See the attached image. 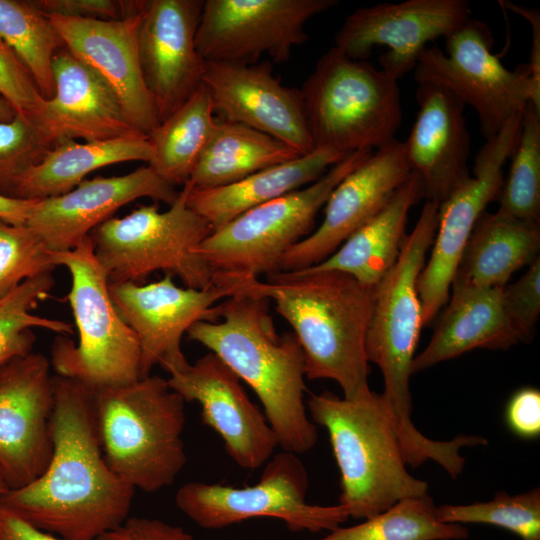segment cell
Returning a JSON list of instances; mask_svg holds the SVG:
<instances>
[{"label":"cell","instance_id":"19","mask_svg":"<svg viewBox=\"0 0 540 540\" xmlns=\"http://www.w3.org/2000/svg\"><path fill=\"white\" fill-rule=\"evenodd\" d=\"M204 1L143 0L138 52L143 78L162 122L202 84L206 61L196 47Z\"/></svg>","mask_w":540,"mask_h":540},{"label":"cell","instance_id":"14","mask_svg":"<svg viewBox=\"0 0 540 540\" xmlns=\"http://www.w3.org/2000/svg\"><path fill=\"white\" fill-rule=\"evenodd\" d=\"M337 0H206L196 32L205 61L255 64L267 54L286 62L308 39L306 23Z\"/></svg>","mask_w":540,"mask_h":540},{"label":"cell","instance_id":"5","mask_svg":"<svg viewBox=\"0 0 540 540\" xmlns=\"http://www.w3.org/2000/svg\"><path fill=\"white\" fill-rule=\"evenodd\" d=\"M316 425L329 435L340 471L343 505L354 519H367L410 497L428 494L426 481L412 476L382 394L355 399L324 391L306 402Z\"/></svg>","mask_w":540,"mask_h":540},{"label":"cell","instance_id":"24","mask_svg":"<svg viewBox=\"0 0 540 540\" xmlns=\"http://www.w3.org/2000/svg\"><path fill=\"white\" fill-rule=\"evenodd\" d=\"M52 69L54 95L30 120L53 146L78 138L91 142L144 135L107 82L66 48L55 54Z\"/></svg>","mask_w":540,"mask_h":540},{"label":"cell","instance_id":"1","mask_svg":"<svg viewBox=\"0 0 540 540\" xmlns=\"http://www.w3.org/2000/svg\"><path fill=\"white\" fill-rule=\"evenodd\" d=\"M53 392L50 462L0 505L63 540H97L128 518L135 489L105 460L94 391L55 374Z\"/></svg>","mask_w":540,"mask_h":540},{"label":"cell","instance_id":"36","mask_svg":"<svg viewBox=\"0 0 540 540\" xmlns=\"http://www.w3.org/2000/svg\"><path fill=\"white\" fill-rule=\"evenodd\" d=\"M498 198L499 209L512 216L540 219V110L528 102L520 133Z\"/></svg>","mask_w":540,"mask_h":540},{"label":"cell","instance_id":"2","mask_svg":"<svg viewBox=\"0 0 540 540\" xmlns=\"http://www.w3.org/2000/svg\"><path fill=\"white\" fill-rule=\"evenodd\" d=\"M439 203L426 200L416 225L403 242L396 263L375 287L365 337L368 362L376 364L384 379L381 393L396 429L405 462L418 467L433 460L448 474L463 463L460 437L439 441L424 436L411 419V367L421 328L422 307L417 290L438 225Z\"/></svg>","mask_w":540,"mask_h":540},{"label":"cell","instance_id":"44","mask_svg":"<svg viewBox=\"0 0 540 540\" xmlns=\"http://www.w3.org/2000/svg\"><path fill=\"white\" fill-rule=\"evenodd\" d=\"M97 540H196L183 527L156 518L128 517Z\"/></svg>","mask_w":540,"mask_h":540},{"label":"cell","instance_id":"17","mask_svg":"<svg viewBox=\"0 0 540 540\" xmlns=\"http://www.w3.org/2000/svg\"><path fill=\"white\" fill-rule=\"evenodd\" d=\"M41 353L17 357L0 367V467L10 489L38 478L53 443V375Z\"/></svg>","mask_w":540,"mask_h":540},{"label":"cell","instance_id":"43","mask_svg":"<svg viewBox=\"0 0 540 540\" xmlns=\"http://www.w3.org/2000/svg\"><path fill=\"white\" fill-rule=\"evenodd\" d=\"M508 429L521 439L531 440L540 435V391L524 387L509 398L505 413Z\"/></svg>","mask_w":540,"mask_h":540},{"label":"cell","instance_id":"27","mask_svg":"<svg viewBox=\"0 0 540 540\" xmlns=\"http://www.w3.org/2000/svg\"><path fill=\"white\" fill-rule=\"evenodd\" d=\"M422 197L421 178L412 171L388 203L333 254L301 271H337L375 288L396 263L406 238L409 211Z\"/></svg>","mask_w":540,"mask_h":540},{"label":"cell","instance_id":"11","mask_svg":"<svg viewBox=\"0 0 540 540\" xmlns=\"http://www.w3.org/2000/svg\"><path fill=\"white\" fill-rule=\"evenodd\" d=\"M492 47L489 26L470 18L445 38L446 52L425 47L413 70L418 84L443 87L474 108L485 139L522 113L528 102L540 110V93L532 84L527 64L509 70L492 53Z\"/></svg>","mask_w":540,"mask_h":540},{"label":"cell","instance_id":"26","mask_svg":"<svg viewBox=\"0 0 540 540\" xmlns=\"http://www.w3.org/2000/svg\"><path fill=\"white\" fill-rule=\"evenodd\" d=\"M431 339L412 362V374L483 348L506 350L521 342L503 301V287L452 286Z\"/></svg>","mask_w":540,"mask_h":540},{"label":"cell","instance_id":"3","mask_svg":"<svg viewBox=\"0 0 540 540\" xmlns=\"http://www.w3.org/2000/svg\"><path fill=\"white\" fill-rule=\"evenodd\" d=\"M237 293L272 301L292 327L309 380L338 383L343 397L369 393L365 337L374 289L337 271L277 272L267 281L230 279Z\"/></svg>","mask_w":540,"mask_h":540},{"label":"cell","instance_id":"6","mask_svg":"<svg viewBox=\"0 0 540 540\" xmlns=\"http://www.w3.org/2000/svg\"><path fill=\"white\" fill-rule=\"evenodd\" d=\"M105 460L135 490L170 486L186 464L185 401L167 379L149 375L94 391Z\"/></svg>","mask_w":540,"mask_h":540},{"label":"cell","instance_id":"29","mask_svg":"<svg viewBox=\"0 0 540 540\" xmlns=\"http://www.w3.org/2000/svg\"><path fill=\"white\" fill-rule=\"evenodd\" d=\"M539 250V221L485 210L472 230L451 287H504L518 269L539 258Z\"/></svg>","mask_w":540,"mask_h":540},{"label":"cell","instance_id":"40","mask_svg":"<svg viewBox=\"0 0 540 540\" xmlns=\"http://www.w3.org/2000/svg\"><path fill=\"white\" fill-rule=\"evenodd\" d=\"M507 315L521 341L528 342L540 314V258L520 279L502 288Z\"/></svg>","mask_w":540,"mask_h":540},{"label":"cell","instance_id":"15","mask_svg":"<svg viewBox=\"0 0 540 540\" xmlns=\"http://www.w3.org/2000/svg\"><path fill=\"white\" fill-rule=\"evenodd\" d=\"M109 294L141 351L142 378L159 365L169 372L188 362L182 337L199 321L218 320L215 303L237 293L230 280H215L202 289L179 287L173 276L148 284L109 282Z\"/></svg>","mask_w":540,"mask_h":540},{"label":"cell","instance_id":"8","mask_svg":"<svg viewBox=\"0 0 540 540\" xmlns=\"http://www.w3.org/2000/svg\"><path fill=\"white\" fill-rule=\"evenodd\" d=\"M57 266L71 276L67 300L78 332L75 344L58 335L50 351L56 375L97 391L142 378L141 351L135 333L117 311L109 294V280L88 236L76 248L53 252Z\"/></svg>","mask_w":540,"mask_h":540},{"label":"cell","instance_id":"20","mask_svg":"<svg viewBox=\"0 0 540 540\" xmlns=\"http://www.w3.org/2000/svg\"><path fill=\"white\" fill-rule=\"evenodd\" d=\"M168 374L169 386L185 402L199 403L203 422L219 434L237 465L256 469L272 457L279 446L274 431L217 355L209 351Z\"/></svg>","mask_w":540,"mask_h":540},{"label":"cell","instance_id":"4","mask_svg":"<svg viewBox=\"0 0 540 540\" xmlns=\"http://www.w3.org/2000/svg\"><path fill=\"white\" fill-rule=\"evenodd\" d=\"M220 321H199L187 331L256 393L278 445L301 454L318 439L307 414L305 363L293 333L279 336L265 298L238 293L217 304Z\"/></svg>","mask_w":540,"mask_h":540},{"label":"cell","instance_id":"28","mask_svg":"<svg viewBox=\"0 0 540 540\" xmlns=\"http://www.w3.org/2000/svg\"><path fill=\"white\" fill-rule=\"evenodd\" d=\"M345 156L315 149L225 186L198 189L190 183L187 204L215 230L254 207L312 184Z\"/></svg>","mask_w":540,"mask_h":540},{"label":"cell","instance_id":"42","mask_svg":"<svg viewBox=\"0 0 540 540\" xmlns=\"http://www.w3.org/2000/svg\"><path fill=\"white\" fill-rule=\"evenodd\" d=\"M142 0H36L33 5L44 14L74 18L117 20L136 13Z\"/></svg>","mask_w":540,"mask_h":540},{"label":"cell","instance_id":"22","mask_svg":"<svg viewBox=\"0 0 540 540\" xmlns=\"http://www.w3.org/2000/svg\"><path fill=\"white\" fill-rule=\"evenodd\" d=\"M178 194L149 165L141 166L121 176L84 179L67 193L36 200L26 225L50 251H70L128 203L147 197L171 205Z\"/></svg>","mask_w":540,"mask_h":540},{"label":"cell","instance_id":"46","mask_svg":"<svg viewBox=\"0 0 540 540\" xmlns=\"http://www.w3.org/2000/svg\"><path fill=\"white\" fill-rule=\"evenodd\" d=\"M0 540H63L41 531L0 505Z\"/></svg>","mask_w":540,"mask_h":540},{"label":"cell","instance_id":"45","mask_svg":"<svg viewBox=\"0 0 540 540\" xmlns=\"http://www.w3.org/2000/svg\"><path fill=\"white\" fill-rule=\"evenodd\" d=\"M505 8L526 19L532 29V45L527 64L532 84L537 92L540 93V13L539 10L518 5L508 1H499Z\"/></svg>","mask_w":540,"mask_h":540},{"label":"cell","instance_id":"37","mask_svg":"<svg viewBox=\"0 0 540 540\" xmlns=\"http://www.w3.org/2000/svg\"><path fill=\"white\" fill-rule=\"evenodd\" d=\"M438 518L453 524H488L514 533L520 540H540V488L511 495L505 491L492 500L437 506Z\"/></svg>","mask_w":540,"mask_h":540},{"label":"cell","instance_id":"47","mask_svg":"<svg viewBox=\"0 0 540 540\" xmlns=\"http://www.w3.org/2000/svg\"><path fill=\"white\" fill-rule=\"evenodd\" d=\"M35 201L0 195V219L11 224H26Z\"/></svg>","mask_w":540,"mask_h":540},{"label":"cell","instance_id":"39","mask_svg":"<svg viewBox=\"0 0 540 540\" xmlns=\"http://www.w3.org/2000/svg\"><path fill=\"white\" fill-rule=\"evenodd\" d=\"M53 145L27 117L0 122V195L12 197L21 176L38 164Z\"/></svg>","mask_w":540,"mask_h":540},{"label":"cell","instance_id":"48","mask_svg":"<svg viewBox=\"0 0 540 540\" xmlns=\"http://www.w3.org/2000/svg\"><path fill=\"white\" fill-rule=\"evenodd\" d=\"M14 109L0 96V122H9L15 116Z\"/></svg>","mask_w":540,"mask_h":540},{"label":"cell","instance_id":"30","mask_svg":"<svg viewBox=\"0 0 540 540\" xmlns=\"http://www.w3.org/2000/svg\"><path fill=\"white\" fill-rule=\"evenodd\" d=\"M151 157V145L144 135L84 143L63 141L21 176L13 198L39 200L62 195L94 170L127 161L149 163Z\"/></svg>","mask_w":540,"mask_h":540},{"label":"cell","instance_id":"49","mask_svg":"<svg viewBox=\"0 0 540 540\" xmlns=\"http://www.w3.org/2000/svg\"><path fill=\"white\" fill-rule=\"evenodd\" d=\"M10 489L3 470L0 467V498Z\"/></svg>","mask_w":540,"mask_h":540},{"label":"cell","instance_id":"31","mask_svg":"<svg viewBox=\"0 0 540 540\" xmlns=\"http://www.w3.org/2000/svg\"><path fill=\"white\" fill-rule=\"evenodd\" d=\"M300 155L283 142L242 124L216 120L189 182L193 188L225 186Z\"/></svg>","mask_w":540,"mask_h":540},{"label":"cell","instance_id":"9","mask_svg":"<svg viewBox=\"0 0 540 540\" xmlns=\"http://www.w3.org/2000/svg\"><path fill=\"white\" fill-rule=\"evenodd\" d=\"M347 154L312 184L254 207L215 229L196 248L213 279H252L279 272L283 255L314 231L335 187L371 154Z\"/></svg>","mask_w":540,"mask_h":540},{"label":"cell","instance_id":"13","mask_svg":"<svg viewBox=\"0 0 540 540\" xmlns=\"http://www.w3.org/2000/svg\"><path fill=\"white\" fill-rule=\"evenodd\" d=\"M522 113L511 117L478 151L473 173L439 204L438 225L431 255L418 277L423 326L447 303L451 284L472 230L487 205L498 200L503 166L516 145Z\"/></svg>","mask_w":540,"mask_h":540},{"label":"cell","instance_id":"35","mask_svg":"<svg viewBox=\"0 0 540 540\" xmlns=\"http://www.w3.org/2000/svg\"><path fill=\"white\" fill-rule=\"evenodd\" d=\"M52 273L22 282L0 299V367L32 352L33 328L46 329L59 335H71L72 326L64 321L35 315L33 310L49 297L54 287Z\"/></svg>","mask_w":540,"mask_h":540},{"label":"cell","instance_id":"7","mask_svg":"<svg viewBox=\"0 0 540 540\" xmlns=\"http://www.w3.org/2000/svg\"><path fill=\"white\" fill-rule=\"evenodd\" d=\"M300 93L315 149L343 155L377 149L402 123L398 80L335 46L317 61Z\"/></svg>","mask_w":540,"mask_h":540},{"label":"cell","instance_id":"12","mask_svg":"<svg viewBox=\"0 0 540 540\" xmlns=\"http://www.w3.org/2000/svg\"><path fill=\"white\" fill-rule=\"evenodd\" d=\"M309 480L297 454L283 451L270 458L259 481L234 487L188 482L175 494L179 510L205 529H220L256 517L281 520L293 531H331L347 521L341 504L315 505L306 501Z\"/></svg>","mask_w":540,"mask_h":540},{"label":"cell","instance_id":"38","mask_svg":"<svg viewBox=\"0 0 540 540\" xmlns=\"http://www.w3.org/2000/svg\"><path fill=\"white\" fill-rule=\"evenodd\" d=\"M56 266L53 252L31 228L0 219V299Z\"/></svg>","mask_w":540,"mask_h":540},{"label":"cell","instance_id":"10","mask_svg":"<svg viewBox=\"0 0 540 540\" xmlns=\"http://www.w3.org/2000/svg\"><path fill=\"white\" fill-rule=\"evenodd\" d=\"M190 182L165 211L142 205L112 217L90 233L94 254L109 282L140 283L155 271L177 276L185 287L202 289L213 273L195 253L214 228L187 204Z\"/></svg>","mask_w":540,"mask_h":540},{"label":"cell","instance_id":"23","mask_svg":"<svg viewBox=\"0 0 540 540\" xmlns=\"http://www.w3.org/2000/svg\"><path fill=\"white\" fill-rule=\"evenodd\" d=\"M142 2L136 13L117 20L45 15L59 32L65 48L107 82L132 125L149 136L160 122L139 60Z\"/></svg>","mask_w":540,"mask_h":540},{"label":"cell","instance_id":"34","mask_svg":"<svg viewBox=\"0 0 540 540\" xmlns=\"http://www.w3.org/2000/svg\"><path fill=\"white\" fill-rule=\"evenodd\" d=\"M461 524L442 522L428 495L400 500L383 512L350 527H337L316 540H464Z\"/></svg>","mask_w":540,"mask_h":540},{"label":"cell","instance_id":"33","mask_svg":"<svg viewBox=\"0 0 540 540\" xmlns=\"http://www.w3.org/2000/svg\"><path fill=\"white\" fill-rule=\"evenodd\" d=\"M0 40L32 75L44 99L54 95L53 58L64 41L32 1L0 0Z\"/></svg>","mask_w":540,"mask_h":540},{"label":"cell","instance_id":"25","mask_svg":"<svg viewBox=\"0 0 540 540\" xmlns=\"http://www.w3.org/2000/svg\"><path fill=\"white\" fill-rule=\"evenodd\" d=\"M416 100L419 110L404 141L406 156L411 170L421 178L426 200L440 204L469 176L465 105L431 83L418 84Z\"/></svg>","mask_w":540,"mask_h":540},{"label":"cell","instance_id":"16","mask_svg":"<svg viewBox=\"0 0 540 540\" xmlns=\"http://www.w3.org/2000/svg\"><path fill=\"white\" fill-rule=\"evenodd\" d=\"M467 0H406L361 7L335 34V47L355 60H367L375 46L389 49L381 69L396 80L414 70L426 44L448 37L471 17Z\"/></svg>","mask_w":540,"mask_h":540},{"label":"cell","instance_id":"21","mask_svg":"<svg viewBox=\"0 0 540 540\" xmlns=\"http://www.w3.org/2000/svg\"><path fill=\"white\" fill-rule=\"evenodd\" d=\"M203 85L223 120L267 134L302 156L315 150L300 90L284 86L270 62L206 61Z\"/></svg>","mask_w":540,"mask_h":540},{"label":"cell","instance_id":"18","mask_svg":"<svg viewBox=\"0 0 540 540\" xmlns=\"http://www.w3.org/2000/svg\"><path fill=\"white\" fill-rule=\"evenodd\" d=\"M412 172L404 141L396 138L376 149L331 192L320 226L281 258L279 272L314 266L374 217Z\"/></svg>","mask_w":540,"mask_h":540},{"label":"cell","instance_id":"32","mask_svg":"<svg viewBox=\"0 0 540 540\" xmlns=\"http://www.w3.org/2000/svg\"><path fill=\"white\" fill-rule=\"evenodd\" d=\"M211 97L202 84L178 109L159 123L148 140V165L169 184H186L205 150L216 120Z\"/></svg>","mask_w":540,"mask_h":540},{"label":"cell","instance_id":"41","mask_svg":"<svg viewBox=\"0 0 540 540\" xmlns=\"http://www.w3.org/2000/svg\"><path fill=\"white\" fill-rule=\"evenodd\" d=\"M0 96L17 114L29 119L38 112L44 101L28 69L1 40Z\"/></svg>","mask_w":540,"mask_h":540}]
</instances>
